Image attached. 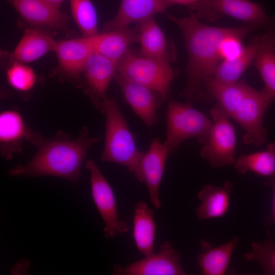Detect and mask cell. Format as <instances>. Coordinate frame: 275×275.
I'll list each match as a JSON object with an SVG mask.
<instances>
[{"label":"cell","mask_w":275,"mask_h":275,"mask_svg":"<svg viewBox=\"0 0 275 275\" xmlns=\"http://www.w3.org/2000/svg\"><path fill=\"white\" fill-rule=\"evenodd\" d=\"M141 55L173 62L177 59L174 43L167 39L153 16L138 23Z\"/></svg>","instance_id":"cell-15"},{"label":"cell","mask_w":275,"mask_h":275,"mask_svg":"<svg viewBox=\"0 0 275 275\" xmlns=\"http://www.w3.org/2000/svg\"><path fill=\"white\" fill-rule=\"evenodd\" d=\"M232 188V183L228 180L221 186H204L198 194L201 201L196 211L198 217L206 220L224 216L230 207Z\"/></svg>","instance_id":"cell-21"},{"label":"cell","mask_w":275,"mask_h":275,"mask_svg":"<svg viewBox=\"0 0 275 275\" xmlns=\"http://www.w3.org/2000/svg\"><path fill=\"white\" fill-rule=\"evenodd\" d=\"M252 250L244 255V260L258 263L264 272L275 275V242L271 238L263 242H253Z\"/></svg>","instance_id":"cell-29"},{"label":"cell","mask_w":275,"mask_h":275,"mask_svg":"<svg viewBox=\"0 0 275 275\" xmlns=\"http://www.w3.org/2000/svg\"><path fill=\"white\" fill-rule=\"evenodd\" d=\"M73 18L84 37L99 34L97 16L91 0H70Z\"/></svg>","instance_id":"cell-28"},{"label":"cell","mask_w":275,"mask_h":275,"mask_svg":"<svg viewBox=\"0 0 275 275\" xmlns=\"http://www.w3.org/2000/svg\"><path fill=\"white\" fill-rule=\"evenodd\" d=\"M264 184L270 187L272 190V219L275 227V178H268L264 181Z\"/></svg>","instance_id":"cell-33"},{"label":"cell","mask_w":275,"mask_h":275,"mask_svg":"<svg viewBox=\"0 0 275 275\" xmlns=\"http://www.w3.org/2000/svg\"><path fill=\"white\" fill-rule=\"evenodd\" d=\"M101 140V137L90 136L86 127L80 129L75 139L61 131L45 138L31 130L27 140L36 147L35 155L26 163L9 169L8 174L14 177L55 176L76 183L87 153Z\"/></svg>","instance_id":"cell-2"},{"label":"cell","mask_w":275,"mask_h":275,"mask_svg":"<svg viewBox=\"0 0 275 275\" xmlns=\"http://www.w3.org/2000/svg\"><path fill=\"white\" fill-rule=\"evenodd\" d=\"M170 63L130 50L118 62L117 72L158 92L167 99L170 93L171 82L177 75Z\"/></svg>","instance_id":"cell-5"},{"label":"cell","mask_w":275,"mask_h":275,"mask_svg":"<svg viewBox=\"0 0 275 275\" xmlns=\"http://www.w3.org/2000/svg\"><path fill=\"white\" fill-rule=\"evenodd\" d=\"M210 115L212 124L200 155L213 167L234 164L236 136L230 118L217 103L211 109Z\"/></svg>","instance_id":"cell-6"},{"label":"cell","mask_w":275,"mask_h":275,"mask_svg":"<svg viewBox=\"0 0 275 275\" xmlns=\"http://www.w3.org/2000/svg\"><path fill=\"white\" fill-rule=\"evenodd\" d=\"M243 38L239 35H231L223 41L219 48L222 60L235 58L242 52L244 47L241 40Z\"/></svg>","instance_id":"cell-32"},{"label":"cell","mask_w":275,"mask_h":275,"mask_svg":"<svg viewBox=\"0 0 275 275\" xmlns=\"http://www.w3.org/2000/svg\"><path fill=\"white\" fill-rule=\"evenodd\" d=\"M94 36L56 41L54 51L58 65L52 75L77 87H83L81 75L89 57L94 51Z\"/></svg>","instance_id":"cell-8"},{"label":"cell","mask_w":275,"mask_h":275,"mask_svg":"<svg viewBox=\"0 0 275 275\" xmlns=\"http://www.w3.org/2000/svg\"><path fill=\"white\" fill-rule=\"evenodd\" d=\"M56 44V41L47 33L26 29L14 50L8 54L9 61L23 64L34 61L49 51H54Z\"/></svg>","instance_id":"cell-20"},{"label":"cell","mask_w":275,"mask_h":275,"mask_svg":"<svg viewBox=\"0 0 275 275\" xmlns=\"http://www.w3.org/2000/svg\"><path fill=\"white\" fill-rule=\"evenodd\" d=\"M209 1L213 10L221 18L227 15L260 28H275V15H267L264 8L256 3L249 0Z\"/></svg>","instance_id":"cell-16"},{"label":"cell","mask_w":275,"mask_h":275,"mask_svg":"<svg viewBox=\"0 0 275 275\" xmlns=\"http://www.w3.org/2000/svg\"><path fill=\"white\" fill-rule=\"evenodd\" d=\"M252 89L244 80L224 85L210 80L205 89L206 101L215 98L224 112L231 118Z\"/></svg>","instance_id":"cell-25"},{"label":"cell","mask_w":275,"mask_h":275,"mask_svg":"<svg viewBox=\"0 0 275 275\" xmlns=\"http://www.w3.org/2000/svg\"><path fill=\"white\" fill-rule=\"evenodd\" d=\"M86 169L90 173L91 189L94 203L105 224L104 235L112 238L127 232V223L119 219L112 188L94 160H87Z\"/></svg>","instance_id":"cell-7"},{"label":"cell","mask_w":275,"mask_h":275,"mask_svg":"<svg viewBox=\"0 0 275 275\" xmlns=\"http://www.w3.org/2000/svg\"><path fill=\"white\" fill-rule=\"evenodd\" d=\"M114 79L119 85L126 102L148 127L158 121L157 110L166 98L158 92L134 82L116 72Z\"/></svg>","instance_id":"cell-11"},{"label":"cell","mask_w":275,"mask_h":275,"mask_svg":"<svg viewBox=\"0 0 275 275\" xmlns=\"http://www.w3.org/2000/svg\"><path fill=\"white\" fill-rule=\"evenodd\" d=\"M167 7L164 0H122L116 16L104 25L101 33L138 23L164 12Z\"/></svg>","instance_id":"cell-18"},{"label":"cell","mask_w":275,"mask_h":275,"mask_svg":"<svg viewBox=\"0 0 275 275\" xmlns=\"http://www.w3.org/2000/svg\"><path fill=\"white\" fill-rule=\"evenodd\" d=\"M234 166L240 174L252 172L259 176L275 178V143H269L264 151L241 155Z\"/></svg>","instance_id":"cell-27"},{"label":"cell","mask_w":275,"mask_h":275,"mask_svg":"<svg viewBox=\"0 0 275 275\" xmlns=\"http://www.w3.org/2000/svg\"><path fill=\"white\" fill-rule=\"evenodd\" d=\"M260 39V36L253 37L239 56L233 59L222 60L217 66L210 80L224 85L238 81L246 69L254 63Z\"/></svg>","instance_id":"cell-23"},{"label":"cell","mask_w":275,"mask_h":275,"mask_svg":"<svg viewBox=\"0 0 275 275\" xmlns=\"http://www.w3.org/2000/svg\"><path fill=\"white\" fill-rule=\"evenodd\" d=\"M168 7L174 4L187 7L198 18L209 21L219 19L221 17L213 10L209 0H164Z\"/></svg>","instance_id":"cell-31"},{"label":"cell","mask_w":275,"mask_h":275,"mask_svg":"<svg viewBox=\"0 0 275 275\" xmlns=\"http://www.w3.org/2000/svg\"><path fill=\"white\" fill-rule=\"evenodd\" d=\"M253 65L257 69L265 88L275 100V28L260 35L259 47Z\"/></svg>","instance_id":"cell-26"},{"label":"cell","mask_w":275,"mask_h":275,"mask_svg":"<svg viewBox=\"0 0 275 275\" xmlns=\"http://www.w3.org/2000/svg\"><path fill=\"white\" fill-rule=\"evenodd\" d=\"M167 15L181 30L187 53L186 84L180 95L190 104L206 101L205 89L222 61L219 48L223 41L231 35L244 38L260 28L250 24L229 28L209 26L202 23L190 10L186 17Z\"/></svg>","instance_id":"cell-1"},{"label":"cell","mask_w":275,"mask_h":275,"mask_svg":"<svg viewBox=\"0 0 275 275\" xmlns=\"http://www.w3.org/2000/svg\"><path fill=\"white\" fill-rule=\"evenodd\" d=\"M166 118L167 131L164 144L170 154L190 138H197L203 144L212 124V121L192 104L174 100L168 102Z\"/></svg>","instance_id":"cell-4"},{"label":"cell","mask_w":275,"mask_h":275,"mask_svg":"<svg viewBox=\"0 0 275 275\" xmlns=\"http://www.w3.org/2000/svg\"><path fill=\"white\" fill-rule=\"evenodd\" d=\"M180 255L165 241L159 251L125 267L114 265L117 275H184L186 272L180 264Z\"/></svg>","instance_id":"cell-10"},{"label":"cell","mask_w":275,"mask_h":275,"mask_svg":"<svg viewBox=\"0 0 275 275\" xmlns=\"http://www.w3.org/2000/svg\"><path fill=\"white\" fill-rule=\"evenodd\" d=\"M273 101L265 88L260 91L253 88L232 116L231 118L244 130L242 140L245 144L259 146L266 141L263 120Z\"/></svg>","instance_id":"cell-9"},{"label":"cell","mask_w":275,"mask_h":275,"mask_svg":"<svg viewBox=\"0 0 275 275\" xmlns=\"http://www.w3.org/2000/svg\"><path fill=\"white\" fill-rule=\"evenodd\" d=\"M169 154L164 143L155 138L143 153L140 163V182L146 184L150 200L156 209L161 205L159 189Z\"/></svg>","instance_id":"cell-13"},{"label":"cell","mask_w":275,"mask_h":275,"mask_svg":"<svg viewBox=\"0 0 275 275\" xmlns=\"http://www.w3.org/2000/svg\"><path fill=\"white\" fill-rule=\"evenodd\" d=\"M7 79L9 85L20 92H27L35 85L36 74L33 70L23 63L14 62L7 71Z\"/></svg>","instance_id":"cell-30"},{"label":"cell","mask_w":275,"mask_h":275,"mask_svg":"<svg viewBox=\"0 0 275 275\" xmlns=\"http://www.w3.org/2000/svg\"><path fill=\"white\" fill-rule=\"evenodd\" d=\"M30 24L70 33L69 17L44 0H6Z\"/></svg>","instance_id":"cell-14"},{"label":"cell","mask_w":275,"mask_h":275,"mask_svg":"<svg viewBox=\"0 0 275 275\" xmlns=\"http://www.w3.org/2000/svg\"><path fill=\"white\" fill-rule=\"evenodd\" d=\"M100 110L106 118L101 161L124 166L140 182V163L144 153L138 150L117 100L114 97H106Z\"/></svg>","instance_id":"cell-3"},{"label":"cell","mask_w":275,"mask_h":275,"mask_svg":"<svg viewBox=\"0 0 275 275\" xmlns=\"http://www.w3.org/2000/svg\"><path fill=\"white\" fill-rule=\"evenodd\" d=\"M238 237L234 236L228 242L213 247L207 240L200 241L201 252L198 257V264L204 275L225 274Z\"/></svg>","instance_id":"cell-22"},{"label":"cell","mask_w":275,"mask_h":275,"mask_svg":"<svg viewBox=\"0 0 275 275\" xmlns=\"http://www.w3.org/2000/svg\"><path fill=\"white\" fill-rule=\"evenodd\" d=\"M156 225L154 211L143 201L135 206L132 234L139 253L145 256L154 253Z\"/></svg>","instance_id":"cell-24"},{"label":"cell","mask_w":275,"mask_h":275,"mask_svg":"<svg viewBox=\"0 0 275 275\" xmlns=\"http://www.w3.org/2000/svg\"><path fill=\"white\" fill-rule=\"evenodd\" d=\"M53 7L59 9L62 4L65 0H44Z\"/></svg>","instance_id":"cell-34"},{"label":"cell","mask_w":275,"mask_h":275,"mask_svg":"<svg viewBox=\"0 0 275 275\" xmlns=\"http://www.w3.org/2000/svg\"><path fill=\"white\" fill-rule=\"evenodd\" d=\"M31 129L25 125L20 114L8 109L0 114V151L2 157L11 159L22 152V144L27 140Z\"/></svg>","instance_id":"cell-17"},{"label":"cell","mask_w":275,"mask_h":275,"mask_svg":"<svg viewBox=\"0 0 275 275\" xmlns=\"http://www.w3.org/2000/svg\"><path fill=\"white\" fill-rule=\"evenodd\" d=\"M138 41V26L121 27L94 36V51L118 63L130 50V46Z\"/></svg>","instance_id":"cell-19"},{"label":"cell","mask_w":275,"mask_h":275,"mask_svg":"<svg viewBox=\"0 0 275 275\" xmlns=\"http://www.w3.org/2000/svg\"><path fill=\"white\" fill-rule=\"evenodd\" d=\"M117 63L94 51L84 68L85 92L93 104L101 109L111 80L117 72Z\"/></svg>","instance_id":"cell-12"}]
</instances>
